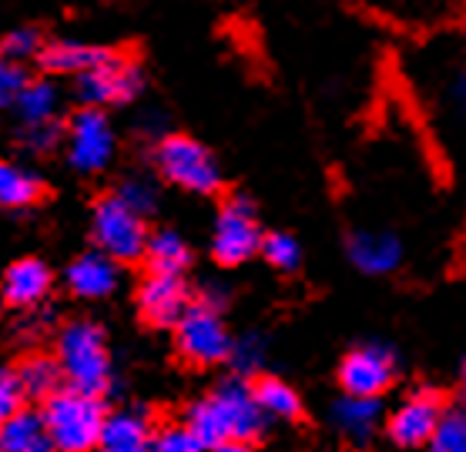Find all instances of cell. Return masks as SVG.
Wrapping results in <instances>:
<instances>
[{"instance_id": "1", "label": "cell", "mask_w": 466, "mask_h": 452, "mask_svg": "<svg viewBox=\"0 0 466 452\" xmlns=\"http://www.w3.org/2000/svg\"><path fill=\"white\" fill-rule=\"evenodd\" d=\"M265 419L268 416L255 402V389H248L242 379H228L212 396L191 406L185 416V429L202 442V449H212L218 442H248L262 436Z\"/></svg>"}, {"instance_id": "2", "label": "cell", "mask_w": 466, "mask_h": 452, "mask_svg": "<svg viewBox=\"0 0 466 452\" xmlns=\"http://www.w3.org/2000/svg\"><path fill=\"white\" fill-rule=\"evenodd\" d=\"M44 426L51 432L54 452H91L105 429V406L95 392L57 389L44 399Z\"/></svg>"}, {"instance_id": "3", "label": "cell", "mask_w": 466, "mask_h": 452, "mask_svg": "<svg viewBox=\"0 0 466 452\" xmlns=\"http://www.w3.org/2000/svg\"><path fill=\"white\" fill-rule=\"evenodd\" d=\"M57 366L71 389L105 392L111 382V356L107 338L95 322H71L57 338Z\"/></svg>"}, {"instance_id": "4", "label": "cell", "mask_w": 466, "mask_h": 452, "mask_svg": "<svg viewBox=\"0 0 466 452\" xmlns=\"http://www.w3.org/2000/svg\"><path fill=\"white\" fill-rule=\"evenodd\" d=\"M155 165L171 185L195 195H212L222 188V171L212 151L185 135H171L155 147Z\"/></svg>"}, {"instance_id": "5", "label": "cell", "mask_w": 466, "mask_h": 452, "mask_svg": "<svg viewBox=\"0 0 466 452\" xmlns=\"http://www.w3.org/2000/svg\"><path fill=\"white\" fill-rule=\"evenodd\" d=\"M95 242L97 252H105L115 262H135L145 255L148 245V228H145V215L131 211L125 201L105 198L95 208Z\"/></svg>"}, {"instance_id": "6", "label": "cell", "mask_w": 466, "mask_h": 452, "mask_svg": "<svg viewBox=\"0 0 466 452\" xmlns=\"http://www.w3.org/2000/svg\"><path fill=\"white\" fill-rule=\"evenodd\" d=\"M178 328V348L181 356L195 362V366H215V362H225L228 352H232V336L225 328L218 308L208 306H191L181 312V318L175 322Z\"/></svg>"}, {"instance_id": "7", "label": "cell", "mask_w": 466, "mask_h": 452, "mask_svg": "<svg viewBox=\"0 0 466 452\" xmlns=\"http://www.w3.org/2000/svg\"><path fill=\"white\" fill-rule=\"evenodd\" d=\"M262 245V232L255 221V208L245 198L225 201L215 218L212 255L218 265H242L248 262Z\"/></svg>"}, {"instance_id": "8", "label": "cell", "mask_w": 466, "mask_h": 452, "mask_svg": "<svg viewBox=\"0 0 466 452\" xmlns=\"http://www.w3.org/2000/svg\"><path fill=\"white\" fill-rule=\"evenodd\" d=\"M138 91L141 67L135 61H127V57H117V54H111L107 61H101L91 71L77 74V97L87 107L121 105V101H131Z\"/></svg>"}, {"instance_id": "9", "label": "cell", "mask_w": 466, "mask_h": 452, "mask_svg": "<svg viewBox=\"0 0 466 452\" xmlns=\"http://www.w3.org/2000/svg\"><path fill=\"white\" fill-rule=\"evenodd\" d=\"M67 158L77 171H105L115 158V127L97 107L77 111L67 127Z\"/></svg>"}, {"instance_id": "10", "label": "cell", "mask_w": 466, "mask_h": 452, "mask_svg": "<svg viewBox=\"0 0 466 452\" xmlns=\"http://www.w3.org/2000/svg\"><path fill=\"white\" fill-rule=\"evenodd\" d=\"M392 376H396V362H392L390 348L366 346L346 356L339 368V379L346 396H366V399H380L390 389Z\"/></svg>"}, {"instance_id": "11", "label": "cell", "mask_w": 466, "mask_h": 452, "mask_svg": "<svg viewBox=\"0 0 466 452\" xmlns=\"http://www.w3.org/2000/svg\"><path fill=\"white\" fill-rule=\"evenodd\" d=\"M440 416H443V399L430 389H420L413 396H406V402H400V409L392 412L390 436L400 446H406V449L426 446V439L433 436Z\"/></svg>"}, {"instance_id": "12", "label": "cell", "mask_w": 466, "mask_h": 452, "mask_svg": "<svg viewBox=\"0 0 466 452\" xmlns=\"http://www.w3.org/2000/svg\"><path fill=\"white\" fill-rule=\"evenodd\" d=\"M138 306H141V316L148 318L151 326H175L181 318V312L188 308V292H185L178 275L151 272L145 278V285H141Z\"/></svg>"}, {"instance_id": "13", "label": "cell", "mask_w": 466, "mask_h": 452, "mask_svg": "<svg viewBox=\"0 0 466 452\" xmlns=\"http://www.w3.org/2000/svg\"><path fill=\"white\" fill-rule=\"evenodd\" d=\"M121 282V268L105 252H87L71 262L67 268V288L81 298H105Z\"/></svg>"}, {"instance_id": "14", "label": "cell", "mask_w": 466, "mask_h": 452, "mask_svg": "<svg viewBox=\"0 0 466 452\" xmlns=\"http://www.w3.org/2000/svg\"><path fill=\"white\" fill-rule=\"evenodd\" d=\"M0 452H54L41 412L17 409L0 422Z\"/></svg>"}, {"instance_id": "15", "label": "cell", "mask_w": 466, "mask_h": 452, "mask_svg": "<svg viewBox=\"0 0 466 452\" xmlns=\"http://www.w3.org/2000/svg\"><path fill=\"white\" fill-rule=\"evenodd\" d=\"M350 258L360 272L382 275L400 265L403 248H400V242L390 232H356L350 238Z\"/></svg>"}, {"instance_id": "16", "label": "cell", "mask_w": 466, "mask_h": 452, "mask_svg": "<svg viewBox=\"0 0 466 452\" xmlns=\"http://www.w3.org/2000/svg\"><path fill=\"white\" fill-rule=\"evenodd\" d=\"M51 288V272L47 265L37 262V258H21L7 268V278H4V298L17 308H31L37 306L44 295Z\"/></svg>"}, {"instance_id": "17", "label": "cell", "mask_w": 466, "mask_h": 452, "mask_svg": "<svg viewBox=\"0 0 466 452\" xmlns=\"http://www.w3.org/2000/svg\"><path fill=\"white\" fill-rule=\"evenodd\" d=\"M151 446V426L138 412H117L105 419L97 449L101 452H148Z\"/></svg>"}, {"instance_id": "18", "label": "cell", "mask_w": 466, "mask_h": 452, "mask_svg": "<svg viewBox=\"0 0 466 452\" xmlns=\"http://www.w3.org/2000/svg\"><path fill=\"white\" fill-rule=\"evenodd\" d=\"M115 51L107 47H95V44H81V41H54L47 47H41V64L54 74H81L97 67L101 61H107Z\"/></svg>"}, {"instance_id": "19", "label": "cell", "mask_w": 466, "mask_h": 452, "mask_svg": "<svg viewBox=\"0 0 466 452\" xmlns=\"http://www.w3.org/2000/svg\"><path fill=\"white\" fill-rule=\"evenodd\" d=\"M14 379L21 386L24 399L44 402V399H51L57 389H64L61 366H57V358H51V356H31L17 372H14Z\"/></svg>"}, {"instance_id": "20", "label": "cell", "mask_w": 466, "mask_h": 452, "mask_svg": "<svg viewBox=\"0 0 466 452\" xmlns=\"http://www.w3.org/2000/svg\"><path fill=\"white\" fill-rule=\"evenodd\" d=\"M336 426L346 439L352 442H366L376 429V419H380V399H366V396H342L336 402Z\"/></svg>"}, {"instance_id": "21", "label": "cell", "mask_w": 466, "mask_h": 452, "mask_svg": "<svg viewBox=\"0 0 466 452\" xmlns=\"http://www.w3.org/2000/svg\"><path fill=\"white\" fill-rule=\"evenodd\" d=\"M41 198V178L21 165L0 161V208H27Z\"/></svg>"}, {"instance_id": "22", "label": "cell", "mask_w": 466, "mask_h": 452, "mask_svg": "<svg viewBox=\"0 0 466 452\" xmlns=\"http://www.w3.org/2000/svg\"><path fill=\"white\" fill-rule=\"evenodd\" d=\"M14 107L21 111L24 125H44V121H54L57 115V87L51 81H27L24 91L17 95Z\"/></svg>"}, {"instance_id": "23", "label": "cell", "mask_w": 466, "mask_h": 452, "mask_svg": "<svg viewBox=\"0 0 466 452\" xmlns=\"http://www.w3.org/2000/svg\"><path fill=\"white\" fill-rule=\"evenodd\" d=\"M145 255L151 258V268L161 275H181V268H185L191 258L188 245L181 242L178 232H158L155 238H148Z\"/></svg>"}, {"instance_id": "24", "label": "cell", "mask_w": 466, "mask_h": 452, "mask_svg": "<svg viewBox=\"0 0 466 452\" xmlns=\"http://www.w3.org/2000/svg\"><path fill=\"white\" fill-rule=\"evenodd\" d=\"M255 402H258L265 416H272V419H296L299 412H302V402H299L296 389L286 386L282 379H262L258 382V389H255Z\"/></svg>"}, {"instance_id": "25", "label": "cell", "mask_w": 466, "mask_h": 452, "mask_svg": "<svg viewBox=\"0 0 466 452\" xmlns=\"http://www.w3.org/2000/svg\"><path fill=\"white\" fill-rule=\"evenodd\" d=\"M430 452H466V416L463 412H443L433 436L426 439Z\"/></svg>"}, {"instance_id": "26", "label": "cell", "mask_w": 466, "mask_h": 452, "mask_svg": "<svg viewBox=\"0 0 466 452\" xmlns=\"http://www.w3.org/2000/svg\"><path fill=\"white\" fill-rule=\"evenodd\" d=\"M258 252H262L265 258H268V262L276 265V268H282V272H292V268L299 265V258H302L296 238H292V235H282V232L262 238Z\"/></svg>"}, {"instance_id": "27", "label": "cell", "mask_w": 466, "mask_h": 452, "mask_svg": "<svg viewBox=\"0 0 466 452\" xmlns=\"http://www.w3.org/2000/svg\"><path fill=\"white\" fill-rule=\"evenodd\" d=\"M41 34L34 31V27H17L11 31L4 41H0V57H7V61H27V57H37L41 54Z\"/></svg>"}, {"instance_id": "28", "label": "cell", "mask_w": 466, "mask_h": 452, "mask_svg": "<svg viewBox=\"0 0 466 452\" xmlns=\"http://www.w3.org/2000/svg\"><path fill=\"white\" fill-rule=\"evenodd\" d=\"M117 198L125 201L131 211L148 215V211H155V205H158V188H155V181H148V178H127L125 185L117 188Z\"/></svg>"}, {"instance_id": "29", "label": "cell", "mask_w": 466, "mask_h": 452, "mask_svg": "<svg viewBox=\"0 0 466 452\" xmlns=\"http://www.w3.org/2000/svg\"><path fill=\"white\" fill-rule=\"evenodd\" d=\"M148 452H202V442L195 439L185 426H165V429L151 432Z\"/></svg>"}, {"instance_id": "30", "label": "cell", "mask_w": 466, "mask_h": 452, "mask_svg": "<svg viewBox=\"0 0 466 452\" xmlns=\"http://www.w3.org/2000/svg\"><path fill=\"white\" fill-rule=\"evenodd\" d=\"M27 81H31V77H27V71H24L21 64L0 57V107H11Z\"/></svg>"}, {"instance_id": "31", "label": "cell", "mask_w": 466, "mask_h": 452, "mask_svg": "<svg viewBox=\"0 0 466 452\" xmlns=\"http://www.w3.org/2000/svg\"><path fill=\"white\" fill-rule=\"evenodd\" d=\"M228 358L235 362V368L242 372V376H248V372H255V368H262V358H265V346L258 336H248L242 338L238 346L232 342V352H228Z\"/></svg>"}, {"instance_id": "32", "label": "cell", "mask_w": 466, "mask_h": 452, "mask_svg": "<svg viewBox=\"0 0 466 452\" xmlns=\"http://www.w3.org/2000/svg\"><path fill=\"white\" fill-rule=\"evenodd\" d=\"M21 402H24V396H21V386H17V379H14V372L0 366V422L21 409Z\"/></svg>"}, {"instance_id": "33", "label": "cell", "mask_w": 466, "mask_h": 452, "mask_svg": "<svg viewBox=\"0 0 466 452\" xmlns=\"http://www.w3.org/2000/svg\"><path fill=\"white\" fill-rule=\"evenodd\" d=\"M27 145L34 151H51L57 145V125L54 121H44V125H27Z\"/></svg>"}, {"instance_id": "34", "label": "cell", "mask_w": 466, "mask_h": 452, "mask_svg": "<svg viewBox=\"0 0 466 452\" xmlns=\"http://www.w3.org/2000/svg\"><path fill=\"white\" fill-rule=\"evenodd\" d=\"M212 452H248V446H245V442L228 439V442H218V446H212Z\"/></svg>"}]
</instances>
